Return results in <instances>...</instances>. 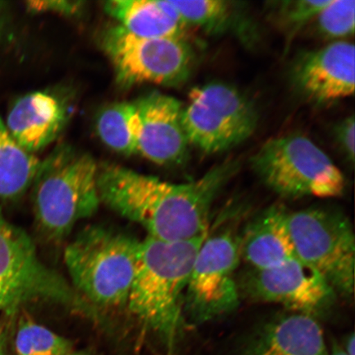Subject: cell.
<instances>
[{
	"instance_id": "1",
	"label": "cell",
	"mask_w": 355,
	"mask_h": 355,
	"mask_svg": "<svg viewBox=\"0 0 355 355\" xmlns=\"http://www.w3.org/2000/svg\"><path fill=\"white\" fill-rule=\"evenodd\" d=\"M239 168V159H228L197 180L173 184L104 163L99 166L97 184L101 203L141 226L148 237L189 241L208 232L213 203Z\"/></svg>"
},
{
	"instance_id": "2",
	"label": "cell",
	"mask_w": 355,
	"mask_h": 355,
	"mask_svg": "<svg viewBox=\"0 0 355 355\" xmlns=\"http://www.w3.org/2000/svg\"><path fill=\"white\" fill-rule=\"evenodd\" d=\"M207 233L189 241L146 236L140 243L126 306L144 330L162 341L168 355H174L183 331L185 291Z\"/></svg>"
},
{
	"instance_id": "3",
	"label": "cell",
	"mask_w": 355,
	"mask_h": 355,
	"mask_svg": "<svg viewBox=\"0 0 355 355\" xmlns=\"http://www.w3.org/2000/svg\"><path fill=\"white\" fill-rule=\"evenodd\" d=\"M98 170L90 154L66 144L41 161L31 188L35 222L46 241H63L98 211Z\"/></svg>"
},
{
	"instance_id": "4",
	"label": "cell",
	"mask_w": 355,
	"mask_h": 355,
	"mask_svg": "<svg viewBox=\"0 0 355 355\" xmlns=\"http://www.w3.org/2000/svg\"><path fill=\"white\" fill-rule=\"evenodd\" d=\"M140 243L112 228L87 226L65 248L71 285L96 310L126 305Z\"/></svg>"
},
{
	"instance_id": "5",
	"label": "cell",
	"mask_w": 355,
	"mask_h": 355,
	"mask_svg": "<svg viewBox=\"0 0 355 355\" xmlns=\"http://www.w3.org/2000/svg\"><path fill=\"white\" fill-rule=\"evenodd\" d=\"M35 303L60 306L93 320L98 316L64 277L40 259L33 239L0 209V311L19 315Z\"/></svg>"
},
{
	"instance_id": "6",
	"label": "cell",
	"mask_w": 355,
	"mask_h": 355,
	"mask_svg": "<svg viewBox=\"0 0 355 355\" xmlns=\"http://www.w3.org/2000/svg\"><path fill=\"white\" fill-rule=\"evenodd\" d=\"M252 171L279 197L337 198L345 190V178L309 137L291 133L266 141L250 159Z\"/></svg>"
},
{
	"instance_id": "7",
	"label": "cell",
	"mask_w": 355,
	"mask_h": 355,
	"mask_svg": "<svg viewBox=\"0 0 355 355\" xmlns=\"http://www.w3.org/2000/svg\"><path fill=\"white\" fill-rule=\"evenodd\" d=\"M241 260V232L236 225L209 229L185 291L184 313L191 322L201 325L237 309L241 298L237 270Z\"/></svg>"
},
{
	"instance_id": "8",
	"label": "cell",
	"mask_w": 355,
	"mask_h": 355,
	"mask_svg": "<svg viewBox=\"0 0 355 355\" xmlns=\"http://www.w3.org/2000/svg\"><path fill=\"white\" fill-rule=\"evenodd\" d=\"M297 259L316 270L345 299L354 292L355 236L348 216L336 208L313 207L288 212Z\"/></svg>"
},
{
	"instance_id": "9",
	"label": "cell",
	"mask_w": 355,
	"mask_h": 355,
	"mask_svg": "<svg viewBox=\"0 0 355 355\" xmlns=\"http://www.w3.org/2000/svg\"><path fill=\"white\" fill-rule=\"evenodd\" d=\"M259 116L254 102L224 82L195 87L184 106L183 124L190 146L206 154H219L254 135Z\"/></svg>"
},
{
	"instance_id": "10",
	"label": "cell",
	"mask_w": 355,
	"mask_h": 355,
	"mask_svg": "<svg viewBox=\"0 0 355 355\" xmlns=\"http://www.w3.org/2000/svg\"><path fill=\"white\" fill-rule=\"evenodd\" d=\"M101 44L123 87L143 83L179 87L188 81L196 64V54L185 38L139 37L116 25L102 33Z\"/></svg>"
},
{
	"instance_id": "11",
	"label": "cell",
	"mask_w": 355,
	"mask_h": 355,
	"mask_svg": "<svg viewBox=\"0 0 355 355\" xmlns=\"http://www.w3.org/2000/svg\"><path fill=\"white\" fill-rule=\"evenodd\" d=\"M238 283L241 296L260 303L282 305L291 313L316 319L329 312L338 298L316 270L297 257L277 268H250Z\"/></svg>"
},
{
	"instance_id": "12",
	"label": "cell",
	"mask_w": 355,
	"mask_h": 355,
	"mask_svg": "<svg viewBox=\"0 0 355 355\" xmlns=\"http://www.w3.org/2000/svg\"><path fill=\"white\" fill-rule=\"evenodd\" d=\"M354 44L334 42L299 53L292 62L288 79L302 99L322 107L354 95Z\"/></svg>"
},
{
	"instance_id": "13",
	"label": "cell",
	"mask_w": 355,
	"mask_h": 355,
	"mask_svg": "<svg viewBox=\"0 0 355 355\" xmlns=\"http://www.w3.org/2000/svg\"><path fill=\"white\" fill-rule=\"evenodd\" d=\"M133 102L140 123L137 154L159 166L184 165L189 158L190 144L181 102L158 92Z\"/></svg>"
},
{
	"instance_id": "14",
	"label": "cell",
	"mask_w": 355,
	"mask_h": 355,
	"mask_svg": "<svg viewBox=\"0 0 355 355\" xmlns=\"http://www.w3.org/2000/svg\"><path fill=\"white\" fill-rule=\"evenodd\" d=\"M239 355H329V352L318 319L290 312L257 328Z\"/></svg>"
},
{
	"instance_id": "15",
	"label": "cell",
	"mask_w": 355,
	"mask_h": 355,
	"mask_svg": "<svg viewBox=\"0 0 355 355\" xmlns=\"http://www.w3.org/2000/svg\"><path fill=\"white\" fill-rule=\"evenodd\" d=\"M68 119V110L59 97L39 91L16 101L6 124L17 144L26 152L34 154L57 139Z\"/></svg>"
},
{
	"instance_id": "16",
	"label": "cell",
	"mask_w": 355,
	"mask_h": 355,
	"mask_svg": "<svg viewBox=\"0 0 355 355\" xmlns=\"http://www.w3.org/2000/svg\"><path fill=\"white\" fill-rule=\"evenodd\" d=\"M288 212L282 206L269 207L244 227L241 256L250 268H277L296 259L288 229Z\"/></svg>"
},
{
	"instance_id": "17",
	"label": "cell",
	"mask_w": 355,
	"mask_h": 355,
	"mask_svg": "<svg viewBox=\"0 0 355 355\" xmlns=\"http://www.w3.org/2000/svg\"><path fill=\"white\" fill-rule=\"evenodd\" d=\"M171 2L186 26H197L211 37L232 35L246 46H254L259 42V26L245 3L229 0Z\"/></svg>"
},
{
	"instance_id": "18",
	"label": "cell",
	"mask_w": 355,
	"mask_h": 355,
	"mask_svg": "<svg viewBox=\"0 0 355 355\" xmlns=\"http://www.w3.org/2000/svg\"><path fill=\"white\" fill-rule=\"evenodd\" d=\"M110 17L128 33L144 38H185L186 26L171 0H110Z\"/></svg>"
},
{
	"instance_id": "19",
	"label": "cell",
	"mask_w": 355,
	"mask_h": 355,
	"mask_svg": "<svg viewBox=\"0 0 355 355\" xmlns=\"http://www.w3.org/2000/svg\"><path fill=\"white\" fill-rule=\"evenodd\" d=\"M40 163L41 159L17 144L0 117V198L13 201L24 196Z\"/></svg>"
},
{
	"instance_id": "20",
	"label": "cell",
	"mask_w": 355,
	"mask_h": 355,
	"mask_svg": "<svg viewBox=\"0 0 355 355\" xmlns=\"http://www.w3.org/2000/svg\"><path fill=\"white\" fill-rule=\"evenodd\" d=\"M96 127L101 140L114 152L137 155L140 123L135 102L106 105L97 115Z\"/></svg>"
},
{
	"instance_id": "21",
	"label": "cell",
	"mask_w": 355,
	"mask_h": 355,
	"mask_svg": "<svg viewBox=\"0 0 355 355\" xmlns=\"http://www.w3.org/2000/svg\"><path fill=\"white\" fill-rule=\"evenodd\" d=\"M331 0H277L265 4L268 19L286 39V52Z\"/></svg>"
},
{
	"instance_id": "22",
	"label": "cell",
	"mask_w": 355,
	"mask_h": 355,
	"mask_svg": "<svg viewBox=\"0 0 355 355\" xmlns=\"http://www.w3.org/2000/svg\"><path fill=\"white\" fill-rule=\"evenodd\" d=\"M17 320L12 343L15 355H66L73 352L72 341L21 315Z\"/></svg>"
},
{
	"instance_id": "23",
	"label": "cell",
	"mask_w": 355,
	"mask_h": 355,
	"mask_svg": "<svg viewBox=\"0 0 355 355\" xmlns=\"http://www.w3.org/2000/svg\"><path fill=\"white\" fill-rule=\"evenodd\" d=\"M310 25L318 37L331 42L352 37L355 28L354 0H331Z\"/></svg>"
},
{
	"instance_id": "24",
	"label": "cell",
	"mask_w": 355,
	"mask_h": 355,
	"mask_svg": "<svg viewBox=\"0 0 355 355\" xmlns=\"http://www.w3.org/2000/svg\"><path fill=\"white\" fill-rule=\"evenodd\" d=\"M337 148L349 165L354 166L355 154V119L352 114L337 123L333 128Z\"/></svg>"
},
{
	"instance_id": "25",
	"label": "cell",
	"mask_w": 355,
	"mask_h": 355,
	"mask_svg": "<svg viewBox=\"0 0 355 355\" xmlns=\"http://www.w3.org/2000/svg\"><path fill=\"white\" fill-rule=\"evenodd\" d=\"M86 3L75 0H33L26 3L30 12L42 13L51 12L67 17L78 15L83 10Z\"/></svg>"
},
{
	"instance_id": "26",
	"label": "cell",
	"mask_w": 355,
	"mask_h": 355,
	"mask_svg": "<svg viewBox=\"0 0 355 355\" xmlns=\"http://www.w3.org/2000/svg\"><path fill=\"white\" fill-rule=\"evenodd\" d=\"M19 315L2 313L0 318V355H10V345Z\"/></svg>"
},
{
	"instance_id": "27",
	"label": "cell",
	"mask_w": 355,
	"mask_h": 355,
	"mask_svg": "<svg viewBox=\"0 0 355 355\" xmlns=\"http://www.w3.org/2000/svg\"><path fill=\"white\" fill-rule=\"evenodd\" d=\"M7 3L0 1V42L6 33L8 25Z\"/></svg>"
},
{
	"instance_id": "28",
	"label": "cell",
	"mask_w": 355,
	"mask_h": 355,
	"mask_svg": "<svg viewBox=\"0 0 355 355\" xmlns=\"http://www.w3.org/2000/svg\"><path fill=\"white\" fill-rule=\"evenodd\" d=\"M355 340H354V336L352 334V336H349L347 340L345 341V345H343V347L349 355H354L355 354Z\"/></svg>"
},
{
	"instance_id": "29",
	"label": "cell",
	"mask_w": 355,
	"mask_h": 355,
	"mask_svg": "<svg viewBox=\"0 0 355 355\" xmlns=\"http://www.w3.org/2000/svg\"><path fill=\"white\" fill-rule=\"evenodd\" d=\"M329 355H349L346 353L343 346L334 343L332 345L331 352Z\"/></svg>"
},
{
	"instance_id": "30",
	"label": "cell",
	"mask_w": 355,
	"mask_h": 355,
	"mask_svg": "<svg viewBox=\"0 0 355 355\" xmlns=\"http://www.w3.org/2000/svg\"><path fill=\"white\" fill-rule=\"evenodd\" d=\"M66 355H92L90 353H88L87 352H84V350H80V352H78V350L73 349V352H71L68 354Z\"/></svg>"
}]
</instances>
